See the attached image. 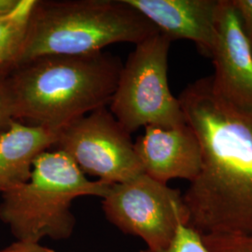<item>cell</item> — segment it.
Masks as SVG:
<instances>
[{"instance_id": "obj_10", "label": "cell", "mask_w": 252, "mask_h": 252, "mask_svg": "<svg viewBox=\"0 0 252 252\" xmlns=\"http://www.w3.org/2000/svg\"><path fill=\"white\" fill-rule=\"evenodd\" d=\"M169 38L193 41L210 57L220 0H126Z\"/></svg>"}, {"instance_id": "obj_7", "label": "cell", "mask_w": 252, "mask_h": 252, "mask_svg": "<svg viewBox=\"0 0 252 252\" xmlns=\"http://www.w3.org/2000/svg\"><path fill=\"white\" fill-rule=\"evenodd\" d=\"M55 151L64 153L84 174L114 185L143 174L131 134L108 107L98 108L59 130Z\"/></svg>"}, {"instance_id": "obj_9", "label": "cell", "mask_w": 252, "mask_h": 252, "mask_svg": "<svg viewBox=\"0 0 252 252\" xmlns=\"http://www.w3.org/2000/svg\"><path fill=\"white\" fill-rule=\"evenodd\" d=\"M135 153L146 175L167 184L198 176L202 151L198 138L187 124L171 128L150 126L135 142Z\"/></svg>"}, {"instance_id": "obj_17", "label": "cell", "mask_w": 252, "mask_h": 252, "mask_svg": "<svg viewBox=\"0 0 252 252\" xmlns=\"http://www.w3.org/2000/svg\"><path fill=\"white\" fill-rule=\"evenodd\" d=\"M0 252H55L36 242L18 240Z\"/></svg>"}, {"instance_id": "obj_1", "label": "cell", "mask_w": 252, "mask_h": 252, "mask_svg": "<svg viewBox=\"0 0 252 252\" xmlns=\"http://www.w3.org/2000/svg\"><path fill=\"white\" fill-rule=\"evenodd\" d=\"M178 99L202 151L198 176L183 194L188 226L201 234L252 235V113L219 95L211 76Z\"/></svg>"}, {"instance_id": "obj_6", "label": "cell", "mask_w": 252, "mask_h": 252, "mask_svg": "<svg viewBox=\"0 0 252 252\" xmlns=\"http://www.w3.org/2000/svg\"><path fill=\"white\" fill-rule=\"evenodd\" d=\"M103 210L113 225L141 238L150 251L166 249L180 226L189 221L180 190L145 173L111 185L103 198Z\"/></svg>"}, {"instance_id": "obj_12", "label": "cell", "mask_w": 252, "mask_h": 252, "mask_svg": "<svg viewBox=\"0 0 252 252\" xmlns=\"http://www.w3.org/2000/svg\"><path fill=\"white\" fill-rule=\"evenodd\" d=\"M36 0H20L11 12L0 15V67H12L27 38Z\"/></svg>"}, {"instance_id": "obj_16", "label": "cell", "mask_w": 252, "mask_h": 252, "mask_svg": "<svg viewBox=\"0 0 252 252\" xmlns=\"http://www.w3.org/2000/svg\"><path fill=\"white\" fill-rule=\"evenodd\" d=\"M252 47V0H232Z\"/></svg>"}, {"instance_id": "obj_18", "label": "cell", "mask_w": 252, "mask_h": 252, "mask_svg": "<svg viewBox=\"0 0 252 252\" xmlns=\"http://www.w3.org/2000/svg\"><path fill=\"white\" fill-rule=\"evenodd\" d=\"M20 0H0V15L11 12L18 6Z\"/></svg>"}, {"instance_id": "obj_14", "label": "cell", "mask_w": 252, "mask_h": 252, "mask_svg": "<svg viewBox=\"0 0 252 252\" xmlns=\"http://www.w3.org/2000/svg\"><path fill=\"white\" fill-rule=\"evenodd\" d=\"M140 252H210L203 241L202 234L188 225H181L171 244L162 251H150L148 249Z\"/></svg>"}, {"instance_id": "obj_5", "label": "cell", "mask_w": 252, "mask_h": 252, "mask_svg": "<svg viewBox=\"0 0 252 252\" xmlns=\"http://www.w3.org/2000/svg\"><path fill=\"white\" fill-rule=\"evenodd\" d=\"M171 40L161 33L135 45L123 64L108 109L129 134L140 127L186 124L168 83Z\"/></svg>"}, {"instance_id": "obj_15", "label": "cell", "mask_w": 252, "mask_h": 252, "mask_svg": "<svg viewBox=\"0 0 252 252\" xmlns=\"http://www.w3.org/2000/svg\"><path fill=\"white\" fill-rule=\"evenodd\" d=\"M10 67H0V135L9 130L15 119L13 99L9 85Z\"/></svg>"}, {"instance_id": "obj_3", "label": "cell", "mask_w": 252, "mask_h": 252, "mask_svg": "<svg viewBox=\"0 0 252 252\" xmlns=\"http://www.w3.org/2000/svg\"><path fill=\"white\" fill-rule=\"evenodd\" d=\"M160 32L126 0H36L14 65L45 55H83ZM13 65V66H14Z\"/></svg>"}, {"instance_id": "obj_11", "label": "cell", "mask_w": 252, "mask_h": 252, "mask_svg": "<svg viewBox=\"0 0 252 252\" xmlns=\"http://www.w3.org/2000/svg\"><path fill=\"white\" fill-rule=\"evenodd\" d=\"M59 131L14 121L0 135V192L28 180L36 158L54 147Z\"/></svg>"}, {"instance_id": "obj_4", "label": "cell", "mask_w": 252, "mask_h": 252, "mask_svg": "<svg viewBox=\"0 0 252 252\" xmlns=\"http://www.w3.org/2000/svg\"><path fill=\"white\" fill-rule=\"evenodd\" d=\"M110 187L89 180L64 153L47 151L36 158L27 181L2 193L0 219L18 240L65 239L76 222L73 201L81 196L103 199Z\"/></svg>"}, {"instance_id": "obj_8", "label": "cell", "mask_w": 252, "mask_h": 252, "mask_svg": "<svg viewBox=\"0 0 252 252\" xmlns=\"http://www.w3.org/2000/svg\"><path fill=\"white\" fill-rule=\"evenodd\" d=\"M210 57L217 94L235 108L252 113V47L232 0H220Z\"/></svg>"}, {"instance_id": "obj_13", "label": "cell", "mask_w": 252, "mask_h": 252, "mask_svg": "<svg viewBox=\"0 0 252 252\" xmlns=\"http://www.w3.org/2000/svg\"><path fill=\"white\" fill-rule=\"evenodd\" d=\"M210 252H252V235L202 234Z\"/></svg>"}, {"instance_id": "obj_2", "label": "cell", "mask_w": 252, "mask_h": 252, "mask_svg": "<svg viewBox=\"0 0 252 252\" xmlns=\"http://www.w3.org/2000/svg\"><path fill=\"white\" fill-rule=\"evenodd\" d=\"M123 64L113 54L45 55L9 69L15 119L59 131L108 107Z\"/></svg>"}]
</instances>
